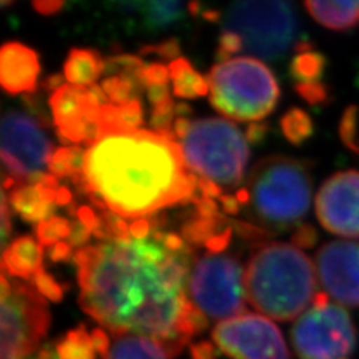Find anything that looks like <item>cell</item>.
I'll return each instance as SVG.
<instances>
[{"label": "cell", "instance_id": "6da1fadb", "mask_svg": "<svg viewBox=\"0 0 359 359\" xmlns=\"http://www.w3.org/2000/svg\"><path fill=\"white\" fill-rule=\"evenodd\" d=\"M192 252L168 250L154 233L81 247L78 302L108 332L150 337L175 358L208 327L186 295Z\"/></svg>", "mask_w": 359, "mask_h": 359}, {"label": "cell", "instance_id": "7a4b0ae2", "mask_svg": "<svg viewBox=\"0 0 359 359\" xmlns=\"http://www.w3.org/2000/svg\"><path fill=\"white\" fill-rule=\"evenodd\" d=\"M84 174L93 205L137 220L192 202L199 180L182 145L142 129L102 135L86 151Z\"/></svg>", "mask_w": 359, "mask_h": 359}, {"label": "cell", "instance_id": "3957f363", "mask_svg": "<svg viewBox=\"0 0 359 359\" xmlns=\"http://www.w3.org/2000/svg\"><path fill=\"white\" fill-rule=\"evenodd\" d=\"M316 266L294 244L266 243L255 250L244 268L247 299L264 316L286 322L313 306Z\"/></svg>", "mask_w": 359, "mask_h": 359}, {"label": "cell", "instance_id": "277c9868", "mask_svg": "<svg viewBox=\"0 0 359 359\" xmlns=\"http://www.w3.org/2000/svg\"><path fill=\"white\" fill-rule=\"evenodd\" d=\"M245 190L249 223L274 235L297 228L311 204L310 163L285 156L265 157L253 166Z\"/></svg>", "mask_w": 359, "mask_h": 359}, {"label": "cell", "instance_id": "5b68a950", "mask_svg": "<svg viewBox=\"0 0 359 359\" xmlns=\"http://www.w3.org/2000/svg\"><path fill=\"white\" fill-rule=\"evenodd\" d=\"M207 83L211 105L231 120H262L278 102L277 80L269 67L255 57H233L215 65Z\"/></svg>", "mask_w": 359, "mask_h": 359}, {"label": "cell", "instance_id": "8992f818", "mask_svg": "<svg viewBox=\"0 0 359 359\" xmlns=\"http://www.w3.org/2000/svg\"><path fill=\"white\" fill-rule=\"evenodd\" d=\"M182 150L190 171L229 189L243 182L250 156L245 135L232 121L219 117L192 121Z\"/></svg>", "mask_w": 359, "mask_h": 359}, {"label": "cell", "instance_id": "52a82bcc", "mask_svg": "<svg viewBox=\"0 0 359 359\" xmlns=\"http://www.w3.org/2000/svg\"><path fill=\"white\" fill-rule=\"evenodd\" d=\"M223 30L243 39L245 53L280 60L304 39L295 6L289 2H237L222 13Z\"/></svg>", "mask_w": 359, "mask_h": 359}, {"label": "cell", "instance_id": "ba28073f", "mask_svg": "<svg viewBox=\"0 0 359 359\" xmlns=\"http://www.w3.org/2000/svg\"><path fill=\"white\" fill-rule=\"evenodd\" d=\"M187 294L207 319L223 322L241 316L247 309L241 262L220 253L196 257L189 271Z\"/></svg>", "mask_w": 359, "mask_h": 359}, {"label": "cell", "instance_id": "9c48e42d", "mask_svg": "<svg viewBox=\"0 0 359 359\" xmlns=\"http://www.w3.org/2000/svg\"><path fill=\"white\" fill-rule=\"evenodd\" d=\"M2 280V343L0 359H26L41 349L51 314L48 302L32 283Z\"/></svg>", "mask_w": 359, "mask_h": 359}, {"label": "cell", "instance_id": "30bf717a", "mask_svg": "<svg viewBox=\"0 0 359 359\" xmlns=\"http://www.w3.org/2000/svg\"><path fill=\"white\" fill-rule=\"evenodd\" d=\"M290 339L299 359H347L356 347V328L349 313L319 292L292 327Z\"/></svg>", "mask_w": 359, "mask_h": 359}, {"label": "cell", "instance_id": "8fae6325", "mask_svg": "<svg viewBox=\"0 0 359 359\" xmlns=\"http://www.w3.org/2000/svg\"><path fill=\"white\" fill-rule=\"evenodd\" d=\"M54 147L41 121L18 109L2 118V163L17 184H36L45 175Z\"/></svg>", "mask_w": 359, "mask_h": 359}, {"label": "cell", "instance_id": "7c38bea8", "mask_svg": "<svg viewBox=\"0 0 359 359\" xmlns=\"http://www.w3.org/2000/svg\"><path fill=\"white\" fill-rule=\"evenodd\" d=\"M211 339L231 359H290L282 332L261 314L244 313L223 320L212 330Z\"/></svg>", "mask_w": 359, "mask_h": 359}, {"label": "cell", "instance_id": "4fadbf2b", "mask_svg": "<svg viewBox=\"0 0 359 359\" xmlns=\"http://www.w3.org/2000/svg\"><path fill=\"white\" fill-rule=\"evenodd\" d=\"M316 216L328 232L359 238V171H340L325 180L316 196Z\"/></svg>", "mask_w": 359, "mask_h": 359}, {"label": "cell", "instance_id": "5bb4252c", "mask_svg": "<svg viewBox=\"0 0 359 359\" xmlns=\"http://www.w3.org/2000/svg\"><path fill=\"white\" fill-rule=\"evenodd\" d=\"M314 262L325 294L343 306L359 309V241L325 243Z\"/></svg>", "mask_w": 359, "mask_h": 359}, {"label": "cell", "instance_id": "9a60e30c", "mask_svg": "<svg viewBox=\"0 0 359 359\" xmlns=\"http://www.w3.org/2000/svg\"><path fill=\"white\" fill-rule=\"evenodd\" d=\"M39 71V55L27 45L6 42L0 50V84L6 93L35 92Z\"/></svg>", "mask_w": 359, "mask_h": 359}, {"label": "cell", "instance_id": "2e32d148", "mask_svg": "<svg viewBox=\"0 0 359 359\" xmlns=\"http://www.w3.org/2000/svg\"><path fill=\"white\" fill-rule=\"evenodd\" d=\"M100 359H172L165 346L150 337L112 334L104 328L92 330Z\"/></svg>", "mask_w": 359, "mask_h": 359}, {"label": "cell", "instance_id": "e0dca14e", "mask_svg": "<svg viewBox=\"0 0 359 359\" xmlns=\"http://www.w3.org/2000/svg\"><path fill=\"white\" fill-rule=\"evenodd\" d=\"M43 250L38 240L32 237H18L4 250L2 274L18 278L33 280L42 266Z\"/></svg>", "mask_w": 359, "mask_h": 359}, {"label": "cell", "instance_id": "ac0fdd59", "mask_svg": "<svg viewBox=\"0 0 359 359\" xmlns=\"http://www.w3.org/2000/svg\"><path fill=\"white\" fill-rule=\"evenodd\" d=\"M189 13L187 4L171 0H154V2H133V14L140 17L141 26L147 32H162L184 20Z\"/></svg>", "mask_w": 359, "mask_h": 359}, {"label": "cell", "instance_id": "d6986e66", "mask_svg": "<svg viewBox=\"0 0 359 359\" xmlns=\"http://www.w3.org/2000/svg\"><path fill=\"white\" fill-rule=\"evenodd\" d=\"M86 93V87L65 84L50 96V107L55 128L65 129L84 121Z\"/></svg>", "mask_w": 359, "mask_h": 359}, {"label": "cell", "instance_id": "ffe728a7", "mask_svg": "<svg viewBox=\"0 0 359 359\" xmlns=\"http://www.w3.org/2000/svg\"><path fill=\"white\" fill-rule=\"evenodd\" d=\"M63 71L69 84L92 87L105 72V60L96 50L72 48L67 54Z\"/></svg>", "mask_w": 359, "mask_h": 359}, {"label": "cell", "instance_id": "44dd1931", "mask_svg": "<svg viewBox=\"0 0 359 359\" xmlns=\"http://www.w3.org/2000/svg\"><path fill=\"white\" fill-rule=\"evenodd\" d=\"M309 14L320 26L335 32L359 27V2H306Z\"/></svg>", "mask_w": 359, "mask_h": 359}, {"label": "cell", "instance_id": "7402d4cb", "mask_svg": "<svg viewBox=\"0 0 359 359\" xmlns=\"http://www.w3.org/2000/svg\"><path fill=\"white\" fill-rule=\"evenodd\" d=\"M9 192L11 207L22 220L29 223H41L54 217L55 204L43 202L35 184H15Z\"/></svg>", "mask_w": 359, "mask_h": 359}, {"label": "cell", "instance_id": "603a6c76", "mask_svg": "<svg viewBox=\"0 0 359 359\" xmlns=\"http://www.w3.org/2000/svg\"><path fill=\"white\" fill-rule=\"evenodd\" d=\"M170 74L174 84V95L183 99H196L210 93L204 76H201L186 59L180 57L170 63Z\"/></svg>", "mask_w": 359, "mask_h": 359}, {"label": "cell", "instance_id": "cb8c5ba5", "mask_svg": "<svg viewBox=\"0 0 359 359\" xmlns=\"http://www.w3.org/2000/svg\"><path fill=\"white\" fill-rule=\"evenodd\" d=\"M54 349L59 359H99V352L95 346L92 331H87L80 325L67 331L62 339L54 341Z\"/></svg>", "mask_w": 359, "mask_h": 359}, {"label": "cell", "instance_id": "d4e9b609", "mask_svg": "<svg viewBox=\"0 0 359 359\" xmlns=\"http://www.w3.org/2000/svg\"><path fill=\"white\" fill-rule=\"evenodd\" d=\"M327 67V59L323 54L309 50L298 53L289 65V75L294 80V86H316L325 84L323 75Z\"/></svg>", "mask_w": 359, "mask_h": 359}, {"label": "cell", "instance_id": "484cf974", "mask_svg": "<svg viewBox=\"0 0 359 359\" xmlns=\"http://www.w3.org/2000/svg\"><path fill=\"white\" fill-rule=\"evenodd\" d=\"M228 228L229 222L222 215L217 217H201L194 215V217H190L182 226V237L195 247H207L212 238H216Z\"/></svg>", "mask_w": 359, "mask_h": 359}, {"label": "cell", "instance_id": "4316f807", "mask_svg": "<svg viewBox=\"0 0 359 359\" xmlns=\"http://www.w3.org/2000/svg\"><path fill=\"white\" fill-rule=\"evenodd\" d=\"M86 151L81 147H60L54 151L48 171L55 178H74L84 174Z\"/></svg>", "mask_w": 359, "mask_h": 359}, {"label": "cell", "instance_id": "83f0119b", "mask_svg": "<svg viewBox=\"0 0 359 359\" xmlns=\"http://www.w3.org/2000/svg\"><path fill=\"white\" fill-rule=\"evenodd\" d=\"M280 128H282L285 138L294 145L304 144L314 130L311 117L301 108H290L285 112L280 120Z\"/></svg>", "mask_w": 359, "mask_h": 359}, {"label": "cell", "instance_id": "f1b7e54d", "mask_svg": "<svg viewBox=\"0 0 359 359\" xmlns=\"http://www.w3.org/2000/svg\"><path fill=\"white\" fill-rule=\"evenodd\" d=\"M100 86H102L109 102L114 105H123L133 99H138L137 96L145 88L144 84L118 75L105 78Z\"/></svg>", "mask_w": 359, "mask_h": 359}, {"label": "cell", "instance_id": "f546056e", "mask_svg": "<svg viewBox=\"0 0 359 359\" xmlns=\"http://www.w3.org/2000/svg\"><path fill=\"white\" fill-rule=\"evenodd\" d=\"M72 223L60 216H54L48 220H43L36 224V238L41 245L53 247L60 243L63 238H69Z\"/></svg>", "mask_w": 359, "mask_h": 359}, {"label": "cell", "instance_id": "4dcf8cb0", "mask_svg": "<svg viewBox=\"0 0 359 359\" xmlns=\"http://www.w3.org/2000/svg\"><path fill=\"white\" fill-rule=\"evenodd\" d=\"M175 107L174 100L170 104L162 105V107H156L151 111V117H150V125L154 130V133L161 135V137H165L171 141H177L175 132H174V117H175Z\"/></svg>", "mask_w": 359, "mask_h": 359}, {"label": "cell", "instance_id": "1f68e13d", "mask_svg": "<svg viewBox=\"0 0 359 359\" xmlns=\"http://www.w3.org/2000/svg\"><path fill=\"white\" fill-rule=\"evenodd\" d=\"M359 111L355 105L347 108L343 112V117L340 121V137L341 141L349 147L352 151L359 153V120H358Z\"/></svg>", "mask_w": 359, "mask_h": 359}, {"label": "cell", "instance_id": "d6a6232c", "mask_svg": "<svg viewBox=\"0 0 359 359\" xmlns=\"http://www.w3.org/2000/svg\"><path fill=\"white\" fill-rule=\"evenodd\" d=\"M30 283L35 286V289L43 298H47L54 302H59L63 299L65 287L60 283L55 282V278L45 271V269H41V271L35 277H33Z\"/></svg>", "mask_w": 359, "mask_h": 359}, {"label": "cell", "instance_id": "836d02e7", "mask_svg": "<svg viewBox=\"0 0 359 359\" xmlns=\"http://www.w3.org/2000/svg\"><path fill=\"white\" fill-rule=\"evenodd\" d=\"M244 50L243 39L233 32L223 30L219 36L217 41V53H216V59L219 63L231 60L233 54L241 53Z\"/></svg>", "mask_w": 359, "mask_h": 359}, {"label": "cell", "instance_id": "e575fe53", "mask_svg": "<svg viewBox=\"0 0 359 359\" xmlns=\"http://www.w3.org/2000/svg\"><path fill=\"white\" fill-rule=\"evenodd\" d=\"M141 54H156L157 57L163 60H177L180 59V42L175 38L165 39L159 43L153 45H144L141 48Z\"/></svg>", "mask_w": 359, "mask_h": 359}, {"label": "cell", "instance_id": "d590c367", "mask_svg": "<svg viewBox=\"0 0 359 359\" xmlns=\"http://www.w3.org/2000/svg\"><path fill=\"white\" fill-rule=\"evenodd\" d=\"M120 114L125 123L126 129L137 130L142 125L144 121V112H142V104L140 99H133L130 102H126L123 105H118Z\"/></svg>", "mask_w": 359, "mask_h": 359}, {"label": "cell", "instance_id": "8d00e7d4", "mask_svg": "<svg viewBox=\"0 0 359 359\" xmlns=\"http://www.w3.org/2000/svg\"><path fill=\"white\" fill-rule=\"evenodd\" d=\"M141 80L144 87L151 86H163L168 84V80H171L170 67L162 63H151L145 66V69L141 74Z\"/></svg>", "mask_w": 359, "mask_h": 359}, {"label": "cell", "instance_id": "74e56055", "mask_svg": "<svg viewBox=\"0 0 359 359\" xmlns=\"http://www.w3.org/2000/svg\"><path fill=\"white\" fill-rule=\"evenodd\" d=\"M297 93L310 105H322L330 99V90L327 84L316 86H295Z\"/></svg>", "mask_w": 359, "mask_h": 359}, {"label": "cell", "instance_id": "f35d334b", "mask_svg": "<svg viewBox=\"0 0 359 359\" xmlns=\"http://www.w3.org/2000/svg\"><path fill=\"white\" fill-rule=\"evenodd\" d=\"M235 226V231L240 235L244 241H252V243H261L262 240L273 238L274 233L268 232L259 226H256L253 223L249 222H232Z\"/></svg>", "mask_w": 359, "mask_h": 359}, {"label": "cell", "instance_id": "ab89813d", "mask_svg": "<svg viewBox=\"0 0 359 359\" xmlns=\"http://www.w3.org/2000/svg\"><path fill=\"white\" fill-rule=\"evenodd\" d=\"M318 241V232L310 224H299L292 233V244L298 249H311Z\"/></svg>", "mask_w": 359, "mask_h": 359}, {"label": "cell", "instance_id": "60d3db41", "mask_svg": "<svg viewBox=\"0 0 359 359\" xmlns=\"http://www.w3.org/2000/svg\"><path fill=\"white\" fill-rule=\"evenodd\" d=\"M192 204L195 205V215L201 216V217H217L219 215V205L216 204V201L202 195L199 190L195 194V196L192 198Z\"/></svg>", "mask_w": 359, "mask_h": 359}, {"label": "cell", "instance_id": "b9f144b4", "mask_svg": "<svg viewBox=\"0 0 359 359\" xmlns=\"http://www.w3.org/2000/svg\"><path fill=\"white\" fill-rule=\"evenodd\" d=\"M93 233V231L87 228L86 224L81 220H74L72 222V226H71V235H69V243L72 247H81L84 245L88 240H90V235Z\"/></svg>", "mask_w": 359, "mask_h": 359}, {"label": "cell", "instance_id": "7bdbcfd3", "mask_svg": "<svg viewBox=\"0 0 359 359\" xmlns=\"http://www.w3.org/2000/svg\"><path fill=\"white\" fill-rule=\"evenodd\" d=\"M147 96H149V100L153 105V108L172 102V97L170 95V87H168V84L147 87Z\"/></svg>", "mask_w": 359, "mask_h": 359}, {"label": "cell", "instance_id": "ee69618b", "mask_svg": "<svg viewBox=\"0 0 359 359\" xmlns=\"http://www.w3.org/2000/svg\"><path fill=\"white\" fill-rule=\"evenodd\" d=\"M268 132H269L268 123L255 121V123H250L249 128H247L245 138L250 144H261L265 141Z\"/></svg>", "mask_w": 359, "mask_h": 359}, {"label": "cell", "instance_id": "f6af8a7d", "mask_svg": "<svg viewBox=\"0 0 359 359\" xmlns=\"http://www.w3.org/2000/svg\"><path fill=\"white\" fill-rule=\"evenodd\" d=\"M217 347L210 341H199L190 346V353L194 359H216Z\"/></svg>", "mask_w": 359, "mask_h": 359}, {"label": "cell", "instance_id": "bcb514c9", "mask_svg": "<svg viewBox=\"0 0 359 359\" xmlns=\"http://www.w3.org/2000/svg\"><path fill=\"white\" fill-rule=\"evenodd\" d=\"M48 256L53 262H63V261H69L72 256V245L66 241H60L55 245L50 247Z\"/></svg>", "mask_w": 359, "mask_h": 359}, {"label": "cell", "instance_id": "7dc6e473", "mask_svg": "<svg viewBox=\"0 0 359 359\" xmlns=\"http://www.w3.org/2000/svg\"><path fill=\"white\" fill-rule=\"evenodd\" d=\"M11 231H13V226H11V212H9V204H8V195L6 190H4L2 194V244H4V250L6 249L5 244L9 237Z\"/></svg>", "mask_w": 359, "mask_h": 359}, {"label": "cell", "instance_id": "c3c4849f", "mask_svg": "<svg viewBox=\"0 0 359 359\" xmlns=\"http://www.w3.org/2000/svg\"><path fill=\"white\" fill-rule=\"evenodd\" d=\"M63 6V2H55V0H38V2H33V8L42 15L57 14Z\"/></svg>", "mask_w": 359, "mask_h": 359}, {"label": "cell", "instance_id": "681fc988", "mask_svg": "<svg viewBox=\"0 0 359 359\" xmlns=\"http://www.w3.org/2000/svg\"><path fill=\"white\" fill-rule=\"evenodd\" d=\"M76 219L81 220L87 228H90L92 231H95V228L97 226L99 223V216L96 215V212L87 207V205H83L76 210Z\"/></svg>", "mask_w": 359, "mask_h": 359}, {"label": "cell", "instance_id": "f907efd6", "mask_svg": "<svg viewBox=\"0 0 359 359\" xmlns=\"http://www.w3.org/2000/svg\"><path fill=\"white\" fill-rule=\"evenodd\" d=\"M198 190L202 195L210 196V198H222L220 186L210 182V180H205V178L198 180Z\"/></svg>", "mask_w": 359, "mask_h": 359}, {"label": "cell", "instance_id": "816d5d0a", "mask_svg": "<svg viewBox=\"0 0 359 359\" xmlns=\"http://www.w3.org/2000/svg\"><path fill=\"white\" fill-rule=\"evenodd\" d=\"M220 202H222V207H223L224 215L237 216L238 212H240L241 204H240V201L237 199V196H233V195H222Z\"/></svg>", "mask_w": 359, "mask_h": 359}, {"label": "cell", "instance_id": "f5cc1de1", "mask_svg": "<svg viewBox=\"0 0 359 359\" xmlns=\"http://www.w3.org/2000/svg\"><path fill=\"white\" fill-rule=\"evenodd\" d=\"M190 126H192V121H190L187 117H178L175 118V123H174V132H175V137L178 140H183Z\"/></svg>", "mask_w": 359, "mask_h": 359}, {"label": "cell", "instance_id": "db71d44e", "mask_svg": "<svg viewBox=\"0 0 359 359\" xmlns=\"http://www.w3.org/2000/svg\"><path fill=\"white\" fill-rule=\"evenodd\" d=\"M26 359H59V356L55 353L54 344L51 343V344H43L36 353H33Z\"/></svg>", "mask_w": 359, "mask_h": 359}, {"label": "cell", "instance_id": "11a10c76", "mask_svg": "<svg viewBox=\"0 0 359 359\" xmlns=\"http://www.w3.org/2000/svg\"><path fill=\"white\" fill-rule=\"evenodd\" d=\"M63 81H65V76H62L60 74H54V75L48 76L47 80L43 81V88L45 90H50L51 95H53L54 92H57L59 88H62L65 86Z\"/></svg>", "mask_w": 359, "mask_h": 359}, {"label": "cell", "instance_id": "9f6ffc18", "mask_svg": "<svg viewBox=\"0 0 359 359\" xmlns=\"http://www.w3.org/2000/svg\"><path fill=\"white\" fill-rule=\"evenodd\" d=\"M71 202H72L71 190L65 187V186H62L60 190H59V194H57V201H55V204H57V205H71Z\"/></svg>", "mask_w": 359, "mask_h": 359}, {"label": "cell", "instance_id": "6f0895ef", "mask_svg": "<svg viewBox=\"0 0 359 359\" xmlns=\"http://www.w3.org/2000/svg\"><path fill=\"white\" fill-rule=\"evenodd\" d=\"M202 17L208 21H217V20H222V13L215 9H207V11H202Z\"/></svg>", "mask_w": 359, "mask_h": 359}, {"label": "cell", "instance_id": "680465c9", "mask_svg": "<svg viewBox=\"0 0 359 359\" xmlns=\"http://www.w3.org/2000/svg\"><path fill=\"white\" fill-rule=\"evenodd\" d=\"M175 112L178 117H186L189 114H192V108H190L187 104H177Z\"/></svg>", "mask_w": 359, "mask_h": 359}, {"label": "cell", "instance_id": "91938a15", "mask_svg": "<svg viewBox=\"0 0 359 359\" xmlns=\"http://www.w3.org/2000/svg\"><path fill=\"white\" fill-rule=\"evenodd\" d=\"M201 8H202V5L201 4H198V2H192V4H187V11L192 15H196V14H199V13H202L201 11Z\"/></svg>", "mask_w": 359, "mask_h": 359}, {"label": "cell", "instance_id": "94428289", "mask_svg": "<svg viewBox=\"0 0 359 359\" xmlns=\"http://www.w3.org/2000/svg\"><path fill=\"white\" fill-rule=\"evenodd\" d=\"M356 87L359 88V74H358V76H356Z\"/></svg>", "mask_w": 359, "mask_h": 359}]
</instances>
